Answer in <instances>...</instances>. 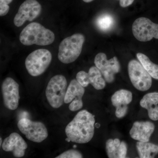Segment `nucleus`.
<instances>
[{
    "instance_id": "nucleus-23",
    "label": "nucleus",
    "mask_w": 158,
    "mask_h": 158,
    "mask_svg": "<svg viewBox=\"0 0 158 158\" xmlns=\"http://www.w3.org/2000/svg\"><path fill=\"white\" fill-rule=\"evenodd\" d=\"M9 5L0 4V16H3L6 15L9 12Z\"/></svg>"
},
{
    "instance_id": "nucleus-4",
    "label": "nucleus",
    "mask_w": 158,
    "mask_h": 158,
    "mask_svg": "<svg viewBox=\"0 0 158 158\" xmlns=\"http://www.w3.org/2000/svg\"><path fill=\"white\" fill-rule=\"evenodd\" d=\"M67 82L65 77L57 75L50 80L46 89V96L52 107L57 109L64 102Z\"/></svg>"
},
{
    "instance_id": "nucleus-9",
    "label": "nucleus",
    "mask_w": 158,
    "mask_h": 158,
    "mask_svg": "<svg viewBox=\"0 0 158 158\" xmlns=\"http://www.w3.org/2000/svg\"><path fill=\"white\" fill-rule=\"evenodd\" d=\"M95 66L99 69L108 83H112L115 80V75L120 70V65L116 57L107 60L106 54L99 53L94 59Z\"/></svg>"
},
{
    "instance_id": "nucleus-2",
    "label": "nucleus",
    "mask_w": 158,
    "mask_h": 158,
    "mask_svg": "<svg viewBox=\"0 0 158 158\" xmlns=\"http://www.w3.org/2000/svg\"><path fill=\"white\" fill-rule=\"evenodd\" d=\"M55 39V34L52 31L46 28L39 23L35 22L26 26L19 36L21 43L26 46L48 45L53 43Z\"/></svg>"
},
{
    "instance_id": "nucleus-5",
    "label": "nucleus",
    "mask_w": 158,
    "mask_h": 158,
    "mask_svg": "<svg viewBox=\"0 0 158 158\" xmlns=\"http://www.w3.org/2000/svg\"><path fill=\"white\" fill-rule=\"evenodd\" d=\"M52 60V55L48 50H36L29 54L26 58V69L32 76H39L46 70Z\"/></svg>"
},
{
    "instance_id": "nucleus-15",
    "label": "nucleus",
    "mask_w": 158,
    "mask_h": 158,
    "mask_svg": "<svg viewBox=\"0 0 158 158\" xmlns=\"http://www.w3.org/2000/svg\"><path fill=\"white\" fill-rule=\"evenodd\" d=\"M133 99L131 92L124 89L116 91L111 97V102L114 107H116L115 115L117 118L124 117L128 112V105L132 102Z\"/></svg>"
},
{
    "instance_id": "nucleus-16",
    "label": "nucleus",
    "mask_w": 158,
    "mask_h": 158,
    "mask_svg": "<svg viewBox=\"0 0 158 158\" xmlns=\"http://www.w3.org/2000/svg\"><path fill=\"white\" fill-rule=\"evenodd\" d=\"M155 125L150 121H136L134 123L130 135L134 140L148 142L155 130Z\"/></svg>"
},
{
    "instance_id": "nucleus-7",
    "label": "nucleus",
    "mask_w": 158,
    "mask_h": 158,
    "mask_svg": "<svg viewBox=\"0 0 158 158\" xmlns=\"http://www.w3.org/2000/svg\"><path fill=\"white\" fill-rule=\"evenodd\" d=\"M17 125L19 129L27 139L33 142L40 143L48 136L47 128L40 122L33 121L29 118H24L20 119Z\"/></svg>"
},
{
    "instance_id": "nucleus-21",
    "label": "nucleus",
    "mask_w": 158,
    "mask_h": 158,
    "mask_svg": "<svg viewBox=\"0 0 158 158\" xmlns=\"http://www.w3.org/2000/svg\"><path fill=\"white\" fill-rule=\"evenodd\" d=\"M96 25L100 31L107 32L113 27L115 23L114 18L111 15L104 14L100 15L96 20Z\"/></svg>"
},
{
    "instance_id": "nucleus-12",
    "label": "nucleus",
    "mask_w": 158,
    "mask_h": 158,
    "mask_svg": "<svg viewBox=\"0 0 158 158\" xmlns=\"http://www.w3.org/2000/svg\"><path fill=\"white\" fill-rule=\"evenodd\" d=\"M85 92L84 87L82 86L77 79L71 81L66 90L64 102L69 103V110L71 111H78L83 106L82 98Z\"/></svg>"
},
{
    "instance_id": "nucleus-20",
    "label": "nucleus",
    "mask_w": 158,
    "mask_h": 158,
    "mask_svg": "<svg viewBox=\"0 0 158 158\" xmlns=\"http://www.w3.org/2000/svg\"><path fill=\"white\" fill-rule=\"evenodd\" d=\"M137 57L151 76L158 80V65L152 62L148 57L144 54L138 53Z\"/></svg>"
},
{
    "instance_id": "nucleus-26",
    "label": "nucleus",
    "mask_w": 158,
    "mask_h": 158,
    "mask_svg": "<svg viewBox=\"0 0 158 158\" xmlns=\"http://www.w3.org/2000/svg\"><path fill=\"white\" fill-rule=\"evenodd\" d=\"M94 0H83V1H84V2L86 3H89L90 2H92Z\"/></svg>"
},
{
    "instance_id": "nucleus-19",
    "label": "nucleus",
    "mask_w": 158,
    "mask_h": 158,
    "mask_svg": "<svg viewBox=\"0 0 158 158\" xmlns=\"http://www.w3.org/2000/svg\"><path fill=\"white\" fill-rule=\"evenodd\" d=\"M136 148L140 158H154L158 154V145L153 143L138 141Z\"/></svg>"
},
{
    "instance_id": "nucleus-10",
    "label": "nucleus",
    "mask_w": 158,
    "mask_h": 158,
    "mask_svg": "<svg viewBox=\"0 0 158 158\" xmlns=\"http://www.w3.org/2000/svg\"><path fill=\"white\" fill-rule=\"evenodd\" d=\"M41 10V5L36 0H26L20 6L15 16V25L20 27L27 21H32L39 16Z\"/></svg>"
},
{
    "instance_id": "nucleus-27",
    "label": "nucleus",
    "mask_w": 158,
    "mask_h": 158,
    "mask_svg": "<svg viewBox=\"0 0 158 158\" xmlns=\"http://www.w3.org/2000/svg\"><path fill=\"white\" fill-rule=\"evenodd\" d=\"M0 140H1V142H0V146H2V143H3L2 142V138H0Z\"/></svg>"
},
{
    "instance_id": "nucleus-24",
    "label": "nucleus",
    "mask_w": 158,
    "mask_h": 158,
    "mask_svg": "<svg viewBox=\"0 0 158 158\" xmlns=\"http://www.w3.org/2000/svg\"><path fill=\"white\" fill-rule=\"evenodd\" d=\"M135 0H120L119 4L123 8H126L133 4Z\"/></svg>"
},
{
    "instance_id": "nucleus-17",
    "label": "nucleus",
    "mask_w": 158,
    "mask_h": 158,
    "mask_svg": "<svg viewBox=\"0 0 158 158\" xmlns=\"http://www.w3.org/2000/svg\"><path fill=\"white\" fill-rule=\"evenodd\" d=\"M106 150L109 158H124L127 154V144L118 138L110 139L106 142Z\"/></svg>"
},
{
    "instance_id": "nucleus-18",
    "label": "nucleus",
    "mask_w": 158,
    "mask_h": 158,
    "mask_svg": "<svg viewBox=\"0 0 158 158\" xmlns=\"http://www.w3.org/2000/svg\"><path fill=\"white\" fill-rule=\"evenodd\" d=\"M140 106L148 110L149 118L154 121L158 120V92L145 94L141 100Z\"/></svg>"
},
{
    "instance_id": "nucleus-25",
    "label": "nucleus",
    "mask_w": 158,
    "mask_h": 158,
    "mask_svg": "<svg viewBox=\"0 0 158 158\" xmlns=\"http://www.w3.org/2000/svg\"><path fill=\"white\" fill-rule=\"evenodd\" d=\"M13 0H0V4L9 5L12 2Z\"/></svg>"
},
{
    "instance_id": "nucleus-14",
    "label": "nucleus",
    "mask_w": 158,
    "mask_h": 158,
    "mask_svg": "<svg viewBox=\"0 0 158 158\" xmlns=\"http://www.w3.org/2000/svg\"><path fill=\"white\" fill-rule=\"evenodd\" d=\"M27 147V144L22 137L15 132L11 133L6 138L2 144L3 150L7 152H12L16 158L24 156Z\"/></svg>"
},
{
    "instance_id": "nucleus-22",
    "label": "nucleus",
    "mask_w": 158,
    "mask_h": 158,
    "mask_svg": "<svg viewBox=\"0 0 158 158\" xmlns=\"http://www.w3.org/2000/svg\"><path fill=\"white\" fill-rule=\"evenodd\" d=\"M83 157L81 153L77 150L70 149L59 155L56 158H82Z\"/></svg>"
},
{
    "instance_id": "nucleus-6",
    "label": "nucleus",
    "mask_w": 158,
    "mask_h": 158,
    "mask_svg": "<svg viewBox=\"0 0 158 158\" xmlns=\"http://www.w3.org/2000/svg\"><path fill=\"white\" fill-rule=\"evenodd\" d=\"M128 72L131 82L137 90L141 91L148 90L152 85V79L141 62L133 59L129 62Z\"/></svg>"
},
{
    "instance_id": "nucleus-3",
    "label": "nucleus",
    "mask_w": 158,
    "mask_h": 158,
    "mask_svg": "<svg viewBox=\"0 0 158 158\" xmlns=\"http://www.w3.org/2000/svg\"><path fill=\"white\" fill-rule=\"evenodd\" d=\"M85 37L81 34H75L63 40L59 48L58 59L64 64L75 61L81 53Z\"/></svg>"
},
{
    "instance_id": "nucleus-13",
    "label": "nucleus",
    "mask_w": 158,
    "mask_h": 158,
    "mask_svg": "<svg viewBox=\"0 0 158 158\" xmlns=\"http://www.w3.org/2000/svg\"><path fill=\"white\" fill-rule=\"evenodd\" d=\"M76 79L84 87H88L89 84L92 85L97 90H102L106 86V81L100 71L96 66H92L88 73L81 71L77 73Z\"/></svg>"
},
{
    "instance_id": "nucleus-28",
    "label": "nucleus",
    "mask_w": 158,
    "mask_h": 158,
    "mask_svg": "<svg viewBox=\"0 0 158 158\" xmlns=\"http://www.w3.org/2000/svg\"><path fill=\"white\" fill-rule=\"evenodd\" d=\"M65 141H67V142H70V141L69 140V139L68 138H66V139H65Z\"/></svg>"
},
{
    "instance_id": "nucleus-1",
    "label": "nucleus",
    "mask_w": 158,
    "mask_h": 158,
    "mask_svg": "<svg viewBox=\"0 0 158 158\" xmlns=\"http://www.w3.org/2000/svg\"><path fill=\"white\" fill-rule=\"evenodd\" d=\"M94 115L87 110H81L67 125L65 134L72 142L79 144L88 143L94 135Z\"/></svg>"
},
{
    "instance_id": "nucleus-11",
    "label": "nucleus",
    "mask_w": 158,
    "mask_h": 158,
    "mask_svg": "<svg viewBox=\"0 0 158 158\" xmlns=\"http://www.w3.org/2000/svg\"><path fill=\"white\" fill-rule=\"evenodd\" d=\"M4 105L9 110H14L18 107L20 99L19 85L14 79L6 78L2 86Z\"/></svg>"
},
{
    "instance_id": "nucleus-8",
    "label": "nucleus",
    "mask_w": 158,
    "mask_h": 158,
    "mask_svg": "<svg viewBox=\"0 0 158 158\" xmlns=\"http://www.w3.org/2000/svg\"><path fill=\"white\" fill-rule=\"evenodd\" d=\"M133 35L141 42H147L153 38L158 39V24L153 23L149 19L140 17L137 19L132 25Z\"/></svg>"
}]
</instances>
